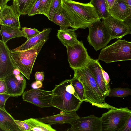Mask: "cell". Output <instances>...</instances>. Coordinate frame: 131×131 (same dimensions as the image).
<instances>
[{
  "mask_svg": "<svg viewBox=\"0 0 131 131\" xmlns=\"http://www.w3.org/2000/svg\"><path fill=\"white\" fill-rule=\"evenodd\" d=\"M98 60L106 63L131 60V42L119 39L102 49Z\"/></svg>",
  "mask_w": 131,
  "mask_h": 131,
  "instance_id": "5",
  "label": "cell"
},
{
  "mask_svg": "<svg viewBox=\"0 0 131 131\" xmlns=\"http://www.w3.org/2000/svg\"><path fill=\"white\" fill-rule=\"evenodd\" d=\"M16 68L13 63L10 50L6 43L0 40V79H4Z\"/></svg>",
  "mask_w": 131,
  "mask_h": 131,
  "instance_id": "13",
  "label": "cell"
},
{
  "mask_svg": "<svg viewBox=\"0 0 131 131\" xmlns=\"http://www.w3.org/2000/svg\"><path fill=\"white\" fill-rule=\"evenodd\" d=\"M10 96V94L7 93L0 94V108H5V103L9 97Z\"/></svg>",
  "mask_w": 131,
  "mask_h": 131,
  "instance_id": "33",
  "label": "cell"
},
{
  "mask_svg": "<svg viewBox=\"0 0 131 131\" xmlns=\"http://www.w3.org/2000/svg\"><path fill=\"white\" fill-rule=\"evenodd\" d=\"M20 71L17 69L16 68L15 69L13 73L15 75H18L20 74Z\"/></svg>",
  "mask_w": 131,
  "mask_h": 131,
  "instance_id": "42",
  "label": "cell"
},
{
  "mask_svg": "<svg viewBox=\"0 0 131 131\" xmlns=\"http://www.w3.org/2000/svg\"><path fill=\"white\" fill-rule=\"evenodd\" d=\"M53 96L52 90L49 91L32 88L24 92L22 98L24 101L43 108L53 107L52 102Z\"/></svg>",
  "mask_w": 131,
  "mask_h": 131,
  "instance_id": "9",
  "label": "cell"
},
{
  "mask_svg": "<svg viewBox=\"0 0 131 131\" xmlns=\"http://www.w3.org/2000/svg\"><path fill=\"white\" fill-rule=\"evenodd\" d=\"M35 77L36 81L42 82L44 80V73L42 72H37L35 74Z\"/></svg>",
  "mask_w": 131,
  "mask_h": 131,
  "instance_id": "36",
  "label": "cell"
},
{
  "mask_svg": "<svg viewBox=\"0 0 131 131\" xmlns=\"http://www.w3.org/2000/svg\"><path fill=\"white\" fill-rule=\"evenodd\" d=\"M102 119L94 115L80 117L72 121L67 131H102Z\"/></svg>",
  "mask_w": 131,
  "mask_h": 131,
  "instance_id": "10",
  "label": "cell"
},
{
  "mask_svg": "<svg viewBox=\"0 0 131 131\" xmlns=\"http://www.w3.org/2000/svg\"><path fill=\"white\" fill-rule=\"evenodd\" d=\"M62 6L70 20L71 27L73 29L88 28L100 19L97 11L90 2L84 3L72 0H62Z\"/></svg>",
  "mask_w": 131,
  "mask_h": 131,
  "instance_id": "1",
  "label": "cell"
},
{
  "mask_svg": "<svg viewBox=\"0 0 131 131\" xmlns=\"http://www.w3.org/2000/svg\"><path fill=\"white\" fill-rule=\"evenodd\" d=\"M52 1L53 0H41L39 8V14L44 15L48 17Z\"/></svg>",
  "mask_w": 131,
  "mask_h": 131,
  "instance_id": "28",
  "label": "cell"
},
{
  "mask_svg": "<svg viewBox=\"0 0 131 131\" xmlns=\"http://www.w3.org/2000/svg\"><path fill=\"white\" fill-rule=\"evenodd\" d=\"M70 81L79 99L83 102H85L84 88L81 82L74 75Z\"/></svg>",
  "mask_w": 131,
  "mask_h": 131,
  "instance_id": "26",
  "label": "cell"
},
{
  "mask_svg": "<svg viewBox=\"0 0 131 131\" xmlns=\"http://www.w3.org/2000/svg\"><path fill=\"white\" fill-rule=\"evenodd\" d=\"M90 2L97 11L100 19L107 18L110 16L105 0H91Z\"/></svg>",
  "mask_w": 131,
  "mask_h": 131,
  "instance_id": "25",
  "label": "cell"
},
{
  "mask_svg": "<svg viewBox=\"0 0 131 131\" xmlns=\"http://www.w3.org/2000/svg\"><path fill=\"white\" fill-rule=\"evenodd\" d=\"M51 28L44 29L40 33L36 36L27 40L19 47L12 50V51H21L28 49L35 46L41 41L47 40Z\"/></svg>",
  "mask_w": 131,
  "mask_h": 131,
  "instance_id": "19",
  "label": "cell"
},
{
  "mask_svg": "<svg viewBox=\"0 0 131 131\" xmlns=\"http://www.w3.org/2000/svg\"><path fill=\"white\" fill-rule=\"evenodd\" d=\"M108 12L112 17L124 22L128 19L130 15L128 6L122 0H117Z\"/></svg>",
  "mask_w": 131,
  "mask_h": 131,
  "instance_id": "17",
  "label": "cell"
},
{
  "mask_svg": "<svg viewBox=\"0 0 131 131\" xmlns=\"http://www.w3.org/2000/svg\"><path fill=\"white\" fill-rule=\"evenodd\" d=\"M41 41L33 47L21 51H12L10 55L15 68L28 80L37 57L43 46L47 41Z\"/></svg>",
  "mask_w": 131,
  "mask_h": 131,
  "instance_id": "4",
  "label": "cell"
},
{
  "mask_svg": "<svg viewBox=\"0 0 131 131\" xmlns=\"http://www.w3.org/2000/svg\"><path fill=\"white\" fill-rule=\"evenodd\" d=\"M53 107L65 112L77 111L82 101L79 99L70 79L66 80L52 90Z\"/></svg>",
  "mask_w": 131,
  "mask_h": 131,
  "instance_id": "3",
  "label": "cell"
},
{
  "mask_svg": "<svg viewBox=\"0 0 131 131\" xmlns=\"http://www.w3.org/2000/svg\"><path fill=\"white\" fill-rule=\"evenodd\" d=\"M77 30L74 29H68L67 28L60 27L58 30V38L64 46H67L79 43L75 32Z\"/></svg>",
  "mask_w": 131,
  "mask_h": 131,
  "instance_id": "18",
  "label": "cell"
},
{
  "mask_svg": "<svg viewBox=\"0 0 131 131\" xmlns=\"http://www.w3.org/2000/svg\"><path fill=\"white\" fill-rule=\"evenodd\" d=\"M129 95H131L130 89L118 88H111L108 96L123 97Z\"/></svg>",
  "mask_w": 131,
  "mask_h": 131,
  "instance_id": "27",
  "label": "cell"
},
{
  "mask_svg": "<svg viewBox=\"0 0 131 131\" xmlns=\"http://www.w3.org/2000/svg\"><path fill=\"white\" fill-rule=\"evenodd\" d=\"M102 72L103 78L105 82L108 85L109 84L110 79L108 73L105 72L102 68L101 69Z\"/></svg>",
  "mask_w": 131,
  "mask_h": 131,
  "instance_id": "37",
  "label": "cell"
},
{
  "mask_svg": "<svg viewBox=\"0 0 131 131\" xmlns=\"http://www.w3.org/2000/svg\"><path fill=\"white\" fill-rule=\"evenodd\" d=\"M9 0H0V10L7 5V2Z\"/></svg>",
  "mask_w": 131,
  "mask_h": 131,
  "instance_id": "41",
  "label": "cell"
},
{
  "mask_svg": "<svg viewBox=\"0 0 131 131\" xmlns=\"http://www.w3.org/2000/svg\"><path fill=\"white\" fill-rule=\"evenodd\" d=\"M41 0H36L31 9L28 14V16H32L36 14H39V8Z\"/></svg>",
  "mask_w": 131,
  "mask_h": 131,
  "instance_id": "32",
  "label": "cell"
},
{
  "mask_svg": "<svg viewBox=\"0 0 131 131\" xmlns=\"http://www.w3.org/2000/svg\"><path fill=\"white\" fill-rule=\"evenodd\" d=\"M29 125L31 131H56L51 125L43 122L38 119L30 118L24 120Z\"/></svg>",
  "mask_w": 131,
  "mask_h": 131,
  "instance_id": "24",
  "label": "cell"
},
{
  "mask_svg": "<svg viewBox=\"0 0 131 131\" xmlns=\"http://www.w3.org/2000/svg\"><path fill=\"white\" fill-rule=\"evenodd\" d=\"M75 75L84 87L85 102H88L98 107L114 109L105 101L106 97L100 90L92 73L86 66L73 70Z\"/></svg>",
  "mask_w": 131,
  "mask_h": 131,
  "instance_id": "2",
  "label": "cell"
},
{
  "mask_svg": "<svg viewBox=\"0 0 131 131\" xmlns=\"http://www.w3.org/2000/svg\"><path fill=\"white\" fill-rule=\"evenodd\" d=\"M122 131H131V115L129 118Z\"/></svg>",
  "mask_w": 131,
  "mask_h": 131,
  "instance_id": "38",
  "label": "cell"
},
{
  "mask_svg": "<svg viewBox=\"0 0 131 131\" xmlns=\"http://www.w3.org/2000/svg\"><path fill=\"white\" fill-rule=\"evenodd\" d=\"M42 85V82L36 81L32 84L31 86L33 89H39L41 87Z\"/></svg>",
  "mask_w": 131,
  "mask_h": 131,
  "instance_id": "40",
  "label": "cell"
},
{
  "mask_svg": "<svg viewBox=\"0 0 131 131\" xmlns=\"http://www.w3.org/2000/svg\"><path fill=\"white\" fill-rule=\"evenodd\" d=\"M15 121L21 131H31L30 127L29 125L25 121L15 119Z\"/></svg>",
  "mask_w": 131,
  "mask_h": 131,
  "instance_id": "31",
  "label": "cell"
},
{
  "mask_svg": "<svg viewBox=\"0 0 131 131\" xmlns=\"http://www.w3.org/2000/svg\"><path fill=\"white\" fill-rule=\"evenodd\" d=\"M116 0H105L108 11L113 7Z\"/></svg>",
  "mask_w": 131,
  "mask_h": 131,
  "instance_id": "39",
  "label": "cell"
},
{
  "mask_svg": "<svg viewBox=\"0 0 131 131\" xmlns=\"http://www.w3.org/2000/svg\"><path fill=\"white\" fill-rule=\"evenodd\" d=\"M20 15L13 5H6L0 10V24L2 26H7L20 29L19 20Z\"/></svg>",
  "mask_w": 131,
  "mask_h": 131,
  "instance_id": "14",
  "label": "cell"
},
{
  "mask_svg": "<svg viewBox=\"0 0 131 131\" xmlns=\"http://www.w3.org/2000/svg\"><path fill=\"white\" fill-rule=\"evenodd\" d=\"M15 120L5 108H0V128L2 130L21 131Z\"/></svg>",
  "mask_w": 131,
  "mask_h": 131,
  "instance_id": "20",
  "label": "cell"
},
{
  "mask_svg": "<svg viewBox=\"0 0 131 131\" xmlns=\"http://www.w3.org/2000/svg\"><path fill=\"white\" fill-rule=\"evenodd\" d=\"M13 5L20 15H28L36 0H13Z\"/></svg>",
  "mask_w": 131,
  "mask_h": 131,
  "instance_id": "23",
  "label": "cell"
},
{
  "mask_svg": "<svg viewBox=\"0 0 131 131\" xmlns=\"http://www.w3.org/2000/svg\"><path fill=\"white\" fill-rule=\"evenodd\" d=\"M62 0H53L51 4L48 18L51 21L54 14L62 6Z\"/></svg>",
  "mask_w": 131,
  "mask_h": 131,
  "instance_id": "29",
  "label": "cell"
},
{
  "mask_svg": "<svg viewBox=\"0 0 131 131\" xmlns=\"http://www.w3.org/2000/svg\"><path fill=\"white\" fill-rule=\"evenodd\" d=\"M0 32L2 40L6 43L12 38L22 37H25V34L20 29L7 26H2Z\"/></svg>",
  "mask_w": 131,
  "mask_h": 131,
  "instance_id": "21",
  "label": "cell"
},
{
  "mask_svg": "<svg viewBox=\"0 0 131 131\" xmlns=\"http://www.w3.org/2000/svg\"><path fill=\"white\" fill-rule=\"evenodd\" d=\"M22 30L25 35V38L27 39L31 38L40 33L41 32L35 28H30L26 27L22 28Z\"/></svg>",
  "mask_w": 131,
  "mask_h": 131,
  "instance_id": "30",
  "label": "cell"
},
{
  "mask_svg": "<svg viewBox=\"0 0 131 131\" xmlns=\"http://www.w3.org/2000/svg\"><path fill=\"white\" fill-rule=\"evenodd\" d=\"M131 115L127 107L109 110L101 117L102 131H122Z\"/></svg>",
  "mask_w": 131,
  "mask_h": 131,
  "instance_id": "6",
  "label": "cell"
},
{
  "mask_svg": "<svg viewBox=\"0 0 131 131\" xmlns=\"http://www.w3.org/2000/svg\"><path fill=\"white\" fill-rule=\"evenodd\" d=\"M66 47L68 61L73 70L86 67L92 59L89 55L82 41Z\"/></svg>",
  "mask_w": 131,
  "mask_h": 131,
  "instance_id": "8",
  "label": "cell"
},
{
  "mask_svg": "<svg viewBox=\"0 0 131 131\" xmlns=\"http://www.w3.org/2000/svg\"><path fill=\"white\" fill-rule=\"evenodd\" d=\"M7 88L6 93L10 96L18 97L22 95L26 85V81L23 76L20 74L15 75L13 73L4 79Z\"/></svg>",
  "mask_w": 131,
  "mask_h": 131,
  "instance_id": "12",
  "label": "cell"
},
{
  "mask_svg": "<svg viewBox=\"0 0 131 131\" xmlns=\"http://www.w3.org/2000/svg\"><path fill=\"white\" fill-rule=\"evenodd\" d=\"M122 0L127 5L130 11V15L129 18L124 22L131 27V0Z\"/></svg>",
  "mask_w": 131,
  "mask_h": 131,
  "instance_id": "35",
  "label": "cell"
},
{
  "mask_svg": "<svg viewBox=\"0 0 131 131\" xmlns=\"http://www.w3.org/2000/svg\"><path fill=\"white\" fill-rule=\"evenodd\" d=\"M76 111L65 112L61 111L56 115L39 118L40 121L51 125L57 124H60L70 123L80 117Z\"/></svg>",
  "mask_w": 131,
  "mask_h": 131,
  "instance_id": "16",
  "label": "cell"
},
{
  "mask_svg": "<svg viewBox=\"0 0 131 131\" xmlns=\"http://www.w3.org/2000/svg\"><path fill=\"white\" fill-rule=\"evenodd\" d=\"M102 20L105 25L112 39H121L126 35L131 33V27L124 22L110 16Z\"/></svg>",
  "mask_w": 131,
  "mask_h": 131,
  "instance_id": "11",
  "label": "cell"
},
{
  "mask_svg": "<svg viewBox=\"0 0 131 131\" xmlns=\"http://www.w3.org/2000/svg\"><path fill=\"white\" fill-rule=\"evenodd\" d=\"M51 21L61 28H68L71 26L70 20L62 6L56 13Z\"/></svg>",
  "mask_w": 131,
  "mask_h": 131,
  "instance_id": "22",
  "label": "cell"
},
{
  "mask_svg": "<svg viewBox=\"0 0 131 131\" xmlns=\"http://www.w3.org/2000/svg\"><path fill=\"white\" fill-rule=\"evenodd\" d=\"M88 28L87 40L96 51L106 46L112 40L105 25L100 19L93 23Z\"/></svg>",
  "mask_w": 131,
  "mask_h": 131,
  "instance_id": "7",
  "label": "cell"
},
{
  "mask_svg": "<svg viewBox=\"0 0 131 131\" xmlns=\"http://www.w3.org/2000/svg\"><path fill=\"white\" fill-rule=\"evenodd\" d=\"M7 91V86L4 79H0V94L6 93Z\"/></svg>",
  "mask_w": 131,
  "mask_h": 131,
  "instance_id": "34",
  "label": "cell"
},
{
  "mask_svg": "<svg viewBox=\"0 0 131 131\" xmlns=\"http://www.w3.org/2000/svg\"><path fill=\"white\" fill-rule=\"evenodd\" d=\"M87 67L94 76L102 92L106 97L108 96L111 89L110 86L107 85L104 80L101 71L102 67L98 60L92 59Z\"/></svg>",
  "mask_w": 131,
  "mask_h": 131,
  "instance_id": "15",
  "label": "cell"
}]
</instances>
